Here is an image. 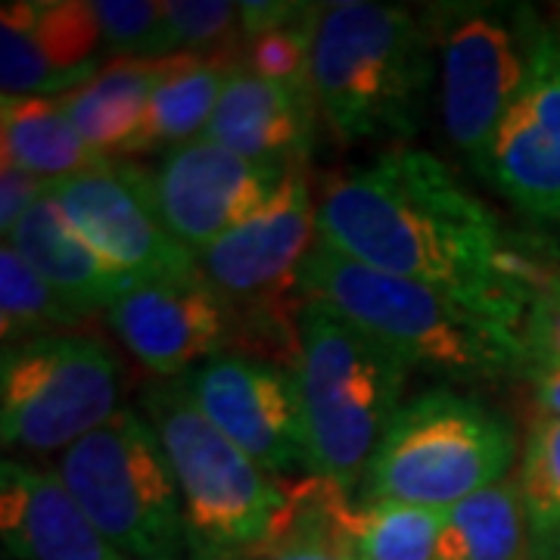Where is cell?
I'll list each match as a JSON object with an SVG mask.
<instances>
[{"mask_svg": "<svg viewBox=\"0 0 560 560\" xmlns=\"http://www.w3.org/2000/svg\"><path fill=\"white\" fill-rule=\"evenodd\" d=\"M318 241L383 275L430 283L521 330L526 296L499 275V219L433 153L393 147L371 165L327 180Z\"/></svg>", "mask_w": 560, "mask_h": 560, "instance_id": "obj_1", "label": "cell"}, {"mask_svg": "<svg viewBox=\"0 0 560 560\" xmlns=\"http://www.w3.org/2000/svg\"><path fill=\"white\" fill-rule=\"evenodd\" d=\"M302 302H320L396 349L408 368L455 381L529 374L521 330L420 280L383 275L320 243L300 275Z\"/></svg>", "mask_w": 560, "mask_h": 560, "instance_id": "obj_2", "label": "cell"}, {"mask_svg": "<svg viewBox=\"0 0 560 560\" xmlns=\"http://www.w3.org/2000/svg\"><path fill=\"white\" fill-rule=\"evenodd\" d=\"M436 44L427 16L371 0L320 3L312 84L334 138L352 147L418 135Z\"/></svg>", "mask_w": 560, "mask_h": 560, "instance_id": "obj_3", "label": "cell"}, {"mask_svg": "<svg viewBox=\"0 0 560 560\" xmlns=\"http://www.w3.org/2000/svg\"><path fill=\"white\" fill-rule=\"evenodd\" d=\"M308 440V470L349 495L401 408L408 361L320 302L300 305L293 364Z\"/></svg>", "mask_w": 560, "mask_h": 560, "instance_id": "obj_4", "label": "cell"}, {"mask_svg": "<svg viewBox=\"0 0 560 560\" xmlns=\"http://www.w3.org/2000/svg\"><path fill=\"white\" fill-rule=\"evenodd\" d=\"M143 418L178 482L190 560L243 558L271 539L287 489L206 420L184 383H150Z\"/></svg>", "mask_w": 560, "mask_h": 560, "instance_id": "obj_5", "label": "cell"}, {"mask_svg": "<svg viewBox=\"0 0 560 560\" xmlns=\"http://www.w3.org/2000/svg\"><path fill=\"white\" fill-rule=\"evenodd\" d=\"M517 440L511 423L455 389L405 401L364 470V501H401L448 511L504 482Z\"/></svg>", "mask_w": 560, "mask_h": 560, "instance_id": "obj_6", "label": "cell"}, {"mask_svg": "<svg viewBox=\"0 0 560 560\" xmlns=\"http://www.w3.org/2000/svg\"><path fill=\"white\" fill-rule=\"evenodd\" d=\"M427 25L440 60L445 138L480 172L551 32L521 3H436Z\"/></svg>", "mask_w": 560, "mask_h": 560, "instance_id": "obj_7", "label": "cell"}, {"mask_svg": "<svg viewBox=\"0 0 560 560\" xmlns=\"http://www.w3.org/2000/svg\"><path fill=\"white\" fill-rule=\"evenodd\" d=\"M57 474L88 521L125 558L184 560L178 482L150 420L121 408L62 452Z\"/></svg>", "mask_w": 560, "mask_h": 560, "instance_id": "obj_8", "label": "cell"}, {"mask_svg": "<svg viewBox=\"0 0 560 560\" xmlns=\"http://www.w3.org/2000/svg\"><path fill=\"white\" fill-rule=\"evenodd\" d=\"M119 364L101 340L40 337L0 355V436L32 455L69 452L119 415Z\"/></svg>", "mask_w": 560, "mask_h": 560, "instance_id": "obj_9", "label": "cell"}, {"mask_svg": "<svg viewBox=\"0 0 560 560\" xmlns=\"http://www.w3.org/2000/svg\"><path fill=\"white\" fill-rule=\"evenodd\" d=\"M66 219L103 259L138 280L200 275L197 256L180 246L162 219L153 172L106 160L75 178L50 184Z\"/></svg>", "mask_w": 560, "mask_h": 560, "instance_id": "obj_10", "label": "cell"}, {"mask_svg": "<svg viewBox=\"0 0 560 560\" xmlns=\"http://www.w3.org/2000/svg\"><path fill=\"white\" fill-rule=\"evenodd\" d=\"M315 246L318 206L312 202L305 168L296 165L256 215L228 231L197 261L234 312H290V300H302V265Z\"/></svg>", "mask_w": 560, "mask_h": 560, "instance_id": "obj_11", "label": "cell"}, {"mask_svg": "<svg viewBox=\"0 0 560 560\" xmlns=\"http://www.w3.org/2000/svg\"><path fill=\"white\" fill-rule=\"evenodd\" d=\"M178 381L206 420L265 474L275 477L308 467V440L293 368L224 352Z\"/></svg>", "mask_w": 560, "mask_h": 560, "instance_id": "obj_12", "label": "cell"}, {"mask_svg": "<svg viewBox=\"0 0 560 560\" xmlns=\"http://www.w3.org/2000/svg\"><path fill=\"white\" fill-rule=\"evenodd\" d=\"M290 168L261 165L209 138L168 150L153 172L156 200L172 237L194 256L256 215Z\"/></svg>", "mask_w": 560, "mask_h": 560, "instance_id": "obj_13", "label": "cell"}, {"mask_svg": "<svg viewBox=\"0 0 560 560\" xmlns=\"http://www.w3.org/2000/svg\"><path fill=\"white\" fill-rule=\"evenodd\" d=\"M103 315L128 355L160 377H184L231 346V302L202 271L138 280Z\"/></svg>", "mask_w": 560, "mask_h": 560, "instance_id": "obj_14", "label": "cell"}, {"mask_svg": "<svg viewBox=\"0 0 560 560\" xmlns=\"http://www.w3.org/2000/svg\"><path fill=\"white\" fill-rule=\"evenodd\" d=\"M103 66L94 3L13 0L0 13V88L3 97H62Z\"/></svg>", "mask_w": 560, "mask_h": 560, "instance_id": "obj_15", "label": "cell"}, {"mask_svg": "<svg viewBox=\"0 0 560 560\" xmlns=\"http://www.w3.org/2000/svg\"><path fill=\"white\" fill-rule=\"evenodd\" d=\"M480 175L523 215L560 224V32H551L521 97L501 121Z\"/></svg>", "mask_w": 560, "mask_h": 560, "instance_id": "obj_16", "label": "cell"}, {"mask_svg": "<svg viewBox=\"0 0 560 560\" xmlns=\"http://www.w3.org/2000/svg\"><path fill=\"white\" fill-rule=\"evenodd\" d=\"M0 536L10 560H125L60 474L25 460L0 464Z\"/></svg>", "mask_w": 560, "mask_h": 560, "instance_id": "obj_17", "label": "cell"}, {"mask_svg": "<svg viewBox=\"0 0 560 560\" xmlns=\"http://www.w3.org/2000/svg\"><path fill=\"white\" fill-rule=\"evenodd\" d=\"M318 103L275 81L234 69L202 138L278 168H296L315 147Z\"/></svg>", "mask_w": 560, "mask_h": 560, "instance_id": "obj_18", "label": "cell"}, {"mask_svg": "<svg viewBox=\"0 0 560 560\" xmlns=\"http://www.w3.org/2000/svg\"><path fill=\"white\" fill-rule=\"evenodd\" d=\"M7 241L16 246L40 278L47 280L62 300L81 308L84 315L109 308L138 283V278L119 271L75 231L66 219L60 202L44 194L13 228Z\"/></svg>", "mask_w": 560, "mask_h": 560, "instance_id": "obj_19", "label": "cell"}, {"mask_svg": "<svg viewBox=\"0 0 560 560\" xmlns=\"http://www.w3.org/2000/svg\"><path fill=\"white\" fill-rule=\"evenodd\" d=\"M165 66L168 57H121L106 62L94 79L62 94V109L79 128L81 138L101 150L106 160H125V150L143 125Z\"/></svg>", "mask_w": 560, "mask_h": 560, "instance_id": "obj_20", "label": "cell"}, {"mask_svg": "<svg viewBox=\"0 0 560 560\" xmlns=\"http://www.w3.org/2000/svg\"><path fill=\"white\" fill-rule=\"evenodd\" d=\"M241 60L231 57H202V54H172L147 106L143 125L128 143L125 156H143L156 150H175L187 140L202 138L221 91Z\"/></svg>", "mask_w": 560, "mask_h": 560, "instance_id": "obj_21", "label": "cell"}, {"mask_svg": "<svg viewBox=\"0 0 560 560\" xmlns=\"http://www.w3.org/2000/svg\"><path fill=\"white\" fill-rule=\"evenodd\" d=\"M0 138L3 160L25 168L47 187L106 162L101 150L81 138L60 97H3Z\"/></svg>", "mask_w": 560, "mask_h": 560, "instance_id": "obj_22", "label": "cell"}, {"mask_svg": "<svg viewBox=\"0 0 560 560\" xmlns=\"http://www.w3.org/2000/svg\"><path fill=\"white\" fill-rule=\"evenodd\" d=\"M436 560H533L517 482H495L445 511Z\"/></svg>", "mask_w": 560, "mask_h": 560, "instance_id": "obj_23", "label": "cell"}, {"mask_svg": "<svg viewBox=\"0 0 560 560\" xmlns=\"http://www.w3.org/2000/svg\"><path fill=\"white\" fill-rule=\"evenodd\" d=\"M445 511L401 501L342 504L340 529L359 560H436Z\"/></svg>", "mask_w": 560, "mask_h": 560, "instance_id": "obj_24", "label": "cell"}, {"mask_svg": "<svg viewBox=\"0 0 560 560\" xmlns=\"http://www.w3.org/2000/svg\"><path fill=\"white\" fill-rule=\"evenodd\" d=\"M88 318L81 308L69 305L60 293L22 259L16 246L3 241L0 249V340L7 346L62 337Z\"/></svg>", "mask_w": 560, "mask_h": 560, "instance_id": "obj_25", "label": "cell"}, {"mask_svg": "<svg viewBox=\"0 0 560 560\" xmlns=\"http://www.w3.org/2000/svg\"><path fill=\"white\" fill-rule=\"evenodd\" d=\"M523 508L533 529V545L560 529V418L539 415L523 445L521 477Z\"/></svg>", "mask_w": 560, "mask_h": 560, "instance_id": "obj_26", "label": "cell"}, {"mask_svg": "<svg viewBox=\"0 0 560 560\" xmlns=\"http://www.w3.org/2000/svg\"><path fill=\"white\" fill-rule=\"evenodd\" d=\"M241 3L228 0H165V54H202L243 62Z\"/></svg>", "mask_w": 560, "mask_h": 560, "instance_id": "obj_27", "label": "cell"}, {"mask_svg": "<svg viewBox=\"0 0 560 560\" xmlns=\"http://www.w3.org/2000/svg\"><path fill=\"white\" fill-rule=\"evenodd\" d=\"M320 3H308V10L293 22L261 32L256 38L246 40L243 47V66L259 75L296 91L302 97L315 101V84H312V38H315V22H318Z\"/></svg>", "mask_w": 560, "mask_h": 560, "instance_id": "obj_28", "label": "cell"}, {"mask_svg": "<svg viewBox=\"0 0 560 560\" xmlns=\"http://www.w3.org/2000/svg\"><path fill=\"white\" fill-rule=\"evenodd\" d=\"M97 25H101L103 60L113 54L160 60L165 54V3L156 0H101L94 3Z\"/></svg>", "mask_w": 560, "mask_h": 560, "instance_id": "obj_29", "label": "cell"}, {"mask_svg": "<svg viewBox=\"0 0 560 560\" xmlns=\"http://www.w3.org/2000/svg\"><path fill=\"white\" fill-rule=\"evenodd\" d=\"M47 194V184L35 175H28L25 168L3 160L0 165V231L3 237L13 234V228L20 224L22 215Z\"/></svg>", "mask_w": 560, "mask_h": 560, "instance_id": "obj_30", "label": "cell"}, {"mask_svg": "<svg viewBox=\"0 0 560 560\" xmlns=\"http://www.w3.org/2000/svg\"><path fill=\"white\" fill-rule=\"evenodd\" d=\"M308 10V3H283V0H261V3H241L243 38H256L261 32L280 28Z\"/></svg>", "mask_w": 560, "mask_h": 560, "instance_id": "obj_31", "label": "cell"}, {"mask_svg": "<svg viewBox=\"0 0 560 560\" xmlns=\"http://www.w3.org/2000/svg\"><path fill=\"white\" fill-rule=\"evenodd\" d=\"M533 256H536V259H529L526 261V268H523L521 290H526V287H539L541 293H548V296L560 305V268H555L548 259H541L536 249H533Z\"/></svg>", "mask_w": 560, "mask_h": 560, "instance_id": "obj_32", "label": "cell"}, {"mask_svg": "<svg viewBox=\"0 0 560 560\" xmlns=\"http://www.w3.org/2000/svg\"><path fill=\"white\" fill-rule=\"evenodd\" d=\"M533 389H536V401H539L541 415L560 418V368H548L529 377Z\"/></svg>", "mask_w": 560, "mask_h": 560, "instance_id": "obj_33", "label": "cell"}, {"mask_svg": "<svg viewBox=\"0 0 560 560\" xmlns=\"http://www.w3.org/2000/svg\"><path fill=\"white\" fill-rule=\"evenodd\" d=\"M523 241L529 243L541 259H548L555 268H560V234H539V237L533 234V237H523Z\"/></svg>", "mask_w": 560, "mask_h": 560, "instance_id": "obj_34", "label": "cell"}, {"mask_svg": "<svg viewBox=\"0 0 560 560\" xmlns=\"http://www.w3.org/2000/svg\"><path fill=\"white\" fill-rule=\"evenodd\" d=\"M342 511V508H340ZM330 560H359L355 558V551H352V545H349V539L342 536L340 529V514H337V545H334V558Z\"/></svg>", "mask_w": 560, "mask_h": 560, "instance_id": "obj_35", "label": "cell"}, {"mask_svg": "<svg viewBox=\"0 0 560 560\" xmlns=\"http://www.w3.org/2000/svg\"><path fill=\"white\" fill-rule=\"evenodd\" d=\"M533 560H560V541L536 545V548H533Z\"/></svg>", "mask_w": 560, "mask_h": 560, "instance_id": "obj_36", "label": "cell"}, {"mask_svg": "<svg viewBox=\"0 0 560 560\" xmlns=\"http://www.w3.org/2000/svg\"><path fill=\"white\" fill-rule=\"evenodd\" d=\"M548 541H560V529H558V533H555V536H548V539H545V541H536V545H548ZM536 545H533V548H536Z\"/></svg>", "mask_w": 560, "mask_h": 560, "instance_id": "obj_37", "label": "cell"}, {"mask_svg": "<svg viewBox=\"0 0 560 560\" xmlns=\"http://www.w3.org/2000/svg\"><path fill=\"white\" fill-rule=\"evenodd\" d=\"M7 560H10V558H7Z\"/></svg>", "mask_w": 560, "mask_h": 560, "instance_id": "obj_38", "label": "cell"}]
</instances>
